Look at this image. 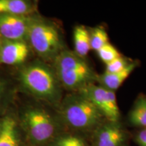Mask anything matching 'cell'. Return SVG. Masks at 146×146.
<instances>
[{
    "mask_svg": "<svg viewBox=\"0 0 146 146\" xmlns=\"http://www.w3.org/2000/svg\"><path fill=\"white\" fill-rule=\"evenodd\" d=\"M18 78L23 89L36 99L52 104L61 102V85L52 67L44 62L36 60L23 65Z\"/></svg>",
    "mask_w": 146,
    "mask_h": 146,
    "instance_id": "1",
    "label": "cell"
},
{
    "mask_svg": "<svg viewBox=\"0 0 146 146\" xmlns=\"http://www.w3.org/2000/svg\"><path fill=\"white\" fill-rule=\"evenodd\" d=\"M53 66L62 87L78 92L82 89L98 81L95 72L85 58L75 53L64 50L52 61Z\"/></svg>",
    "mask_w": 146,
    "mask_h": 146,
    "instance_id": "2",
    "label": "cell"
},
{
    "mask_svg": "<svg viewBox=\"0 0 146 146\" xmlns=\"http://www.w3.org/2000/svg\"><path fill=\"white\" fill-rule=\"evenodd\" d=\"M27 42L42 60L53 61L66 50L61 31L53 22L39 16H33Z\"/></svg>",
    "mask_w": 146,
    "mask_h": 146,
    "instance_id": "3",
    "label": "cell"
},
{
    "mask_svg": "<svg viewBox=\"0 0 146 146\" xmlns=\"http://www.w3.org/2000/svg\"><path fill=\"white\" fill-rule=\"evenodd\" d=\"M60 112L68 127L80 131H95L105 118L98 108L79 93L70 94L63 99Z\"/></svg>",
    "mask_w": 146,
    "mask_h": 146,
    "instance_id": "4",
    "label": "cell"
},
{
    "mask_svg": "<svg viewBox=\"0 0 146 146\" xmlns=\"http://www.w3.org/2000/svg\"><path fill=\"white\" fill-rule=\"evenodd\" d=\"M21 118L29 138L34 145H44L56 135L57 121L43 108L36 106L25 108Z\"/></svg>",
    "mask_w": 146,
    "mask_h": 146,
    "instance_id": "5",
    "label": "cell"
},
{
    "mask_svg": "<svg viewBox=\"0 0 146 146\" xmlns=\"http://www.w3.org/2000/svg\"><path fill=\"white\" fill-rule=\"evenodd\" d=\"M78 93L88 98L108 121L119 122L120 113L114 91L94 83L85 87Z\"/></svg>",
    "mask_w": 146,
    "mask_h": 146,
    "instance_id": "6",
    "label": "cell"
},
{
    "mask_svg": "<svg viewBox=\"0 0 146 146\" xmlns=\"http://www.w3.org/2000/svg\"><path fill=\"white\" fill-rule=\"evenodd\" d=\"M33 16L0 15V39L27 41Z\"/></svg>",
    "mask_w": 146,
    "mask_h": 146,
    "instance_id": "7",
    "label": "cell"
},
{
    "mask_svg": "<svg viewBox=\"0 0 146 146\" xmlns=\"http://www.w3.org/2000/svg\"><path fill=\"white\" fill-rule=\"evenodd\" d=\"M29 53L30 47L26 41L0 40V65H23Z\"/></svg>",
    "mask_w": 146,
    "mask_h": 146,
    "instance_id": "8",
    "label": "cell"
},
{
    "mask_svg": "<svg viewBox=\"0 0 146 146\" xmlns=\"http://www.w3.org/2000/svg\"><path fill=\"white\" fill-rule=\"evenodd\" d=\"M94 131V146H123L127 139L119 122L102 123Z\"/></svg>",
    "mask_w": 146,
    "mask_h": 146,
    "instance_id": "9",
    "label": "cell"
},
{
    "mask_svg": "<svg viewBox=\"0 0 146 146\" xmlns=\"http://www.w3.org/2000/svg\"><path fill=\"white\" fill-rule=\"evenodd\" d=\"M139 60H132L125 69L120 72L113 74L104 72L101 75H98L97 82L102 87L115 92L139 66Z\"/></svg>",
    "mask_w": 146,
    "mask_h": 146,
    "instance_id": "10",
    "label": "cell"
},
{
    "mask_svg": "<svg viewBox=\"0 0 146 146\" xmlns=\"http://www.w3.org/2000/svg\"><path fill=\"white\" fill-rule=\"evenodd\" d=\"M36 3L29 0H0V15H35Z\"/></svg>",
    "mask_w": 146,
    "mask_h": 146,
    "instance_id": "11",
    "label": "cell"
},
{
    "mask_svg": "<svg viewBox=\"0 0 146 146\" xmlns=\"http://www.w3.org/2000/svg\"><path fill=\"white\" fill-rule=\"evenodd\" d=\"M0 146H19L17 124L11 116H6L1 122Z\"/></svg>",
    "mask_w": 146,
    "mask_h": 146,
    "instance_id": "12",
    "label": "cell"
},
{
    "mask_svg": "<svg viewBox=\"0 0 146 146\" xmlns=\"http://www.w3.org/2000/svg\"><path fill=\"white\" fill-rule=\"evenodd\" d=\"M129 123L133 127L146 128V95L141 94L137 96L128 115Z\"/></svg>",
    "mask_w": 146,
    "mask_h": 146,
    "instance_id": "13",
    "label": "cell"
},
{
    "mask_svg": "<svg viewBox=\"0 0 146 146\" xmlns=\"http://www.w3.org/2000/svg\"><path fill=\"white\" fill-rule=\"evenodd\" d=\"M74 52L82 58H85L91 50L89 31L83 25H77L73 31Z\"/></svg>",
    "mask_w": 146,
    "mask_h": 146,
    "instance_id": "14",
    "label": "cell"
},
{
    "mask_svg": "<svg viewBox=\"0 0 146 146\" xmlns=\"http://www.w3.org/2000/svg\"><path fill=\"white\" fill-rule=\"evenodd\" d=\"M89 31L91 50L97 52L104 45L109 43L108 35L103 27H97Z\"/></svg>",
    "mask_w": 146,
    "mask_h": 146,
    "instance_id": "15",
    "label": "cell"
},
{
    "mask_svg": "<svg viewBox=\"0 0 146 146\" xmlns=\"http://www.w3.org/2000/svg\"><path fill=\"white\" fill-rule=\"evenodd\" d=\"M98 57L106 64L121 56L117 49L111 43H107L97 51Z\"/></svg>",
    "mask_w": 146,
    "mask_h": 146,
    "instance_id": "16",
    "label": "cell"
},
{
    "mask_svg": "<svg viewBox=\"0 0 146 146\" xmlns=\"http://www.w3.org/2000/svg\"><path fill=\"white\" fill-rule=\"evenodd\" d=\"M52 146H87L80 137L72 134L64 135L54 140Z\"/></svg>",
    "mask_w": 146,
    "mask_h": 146,
    "instance_id": "17",
    "label": "cell"
},
{
    "mask_svg": "<svg viewBox=\"0 0 146 146\" xmlns=\"http://www.w3.org/2000/svg\"><path fill=\"white\" fill-rule=\"evenodd\" d=\"M131 61H132V60L126 59V58L120 56V57L116 58L113 61L106 64L104 73L113 74V73L120 72V71L125 69Z\"/></svg>",
    "mask_w": 146,
    "mask_h": 146,
    "instance_id": "18",
    "label": "cell"
},
{
    "mask_svg": "<svg viewBox=\"0 0 146 146\" xmlns=\"http://www.w3.org/2000/svg\"><path fill=\"white\" fill-rule=\"evenodd\" d=\"M12 89L10 82L0 72V107L3 106L8 102Z\"/></svg>",
    "mask_w": 146,
    "mask_h": 146,
    "instance_id": "19",
    "label": "cell"
},
{
    "mask_svg": "<svg viewBox=\"0 0 146 146\" xmlns=\"http://www.w3.org/2000/svg\"><path fill=\"white\" fill-rule=\"evenodd\" d=\"M134 139L139 146H146V128L140 129L136 133Z\"/></svg>",
    "mask_w": 146,
    "mask_h": 146,
    "instance_id": "20",
    "label": "cell"
},
{
    "mask_svg": "<svg viewBox=\"0 0 146 146\" xmlns=\"http://www.w3.org/2000/svg\"><path fill=\"white\" fill-rule=\"evenodd\" d=\"M1 123H0V131H1Z\"/></svg>",
    "mask_w": 146,
    "mask_h": 146,
    "instance_id": "21",
    "label": "cell"
},
{
    "mask_svg": "<svg viewBox=\"0 0 146 146\" xmlns=\"http://www.w3.org/2000/svg\"><path fill=\"white\" fill-rule=\"evenodd\" d=\"M0 40H1V39H0Z\"/></svg>",
    "mask_w": 146,
    "mask_h": 146,
    "instance_id": "22",
    "label": "cell"
}]
</instances>
